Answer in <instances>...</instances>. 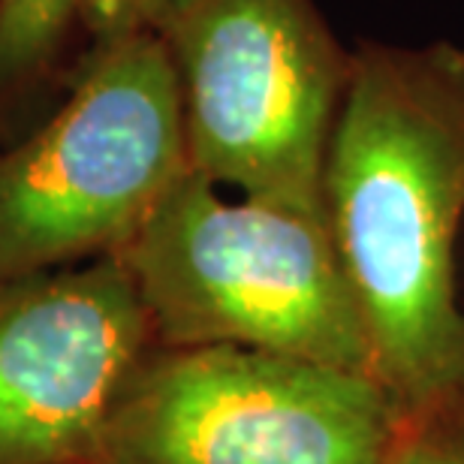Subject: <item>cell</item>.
Segmentation results:
<instances>
[{
    "instance_id": "6da1fadb",
    "label": "cell",
    "mask_w": 464,
    "mask_h": 464,
    "mask_svg": "<svg viewBox=\"0 0 464 464\" xmlns=\"http://www.w3.org/2000/svg\"><path fill=\"white\" fill-rule=\"evenodd\" d=\"M323 218L404 413L464 395V49L365 43L323 169Z\"/></svg>"
},
{
    "instance_id": "7a4b0ae2",
    "label": "cell",
    "mask_w": 464,
    "mask_h": 464,
    "mask_svg": "<svg viewBox=\"0 0 464 464\" xmlns=\"http://www.w3.org/2000/svg\"><path fill=\"white\" fill-rule=\"evenodd\" d=\"M118 259L160 347H247L377 377L323 215L229 199L188 169Z\"/></svg>"
},
{
    "instance_id": "3957f363",
    "label": "cell",
    "mask_w": 464,
    "mask_h": 464,
    "mask_svg": "<svg viewBox=\"0 0 464 464\" xmlns=\"http://www.w3.org/2000/svg\"><path fill=\"white\" fill-rule=\"evenodd\" d=\"M188 169L160 36L100 40L58 112L0 151V281L118 256Z\"/></svg>"
},
{
    "instance_id": "277c9868",
    "label": "cell",
    "mask_w": 464,
    "mask_h": 464,
    "mask_svg": "<svg viewBox=\"0 0 464 464\" xmlns=\"http://www.w3.org/2000/svg\"><path fill=\"white\" fill-rule=\"evenodd\" d=\"M151 31L179 82L190 169L238 197L323 215L353 52L314 0H179Z\"/></svg>"
},
{
    "instance_id": "5b68a950",
    "label": "cell",
    "mask_w": 464,
    "mask_h": 464,
    "mask_svg": "<svg viewBox=\"0 0 464 464\" xmlns=\"http://www.w3.org/2000/svg\"><path fill=\"white\" fill-rule=\"evenodd\" d=\"M404 422L383 380L247 347L154 344L91 464H383Z\"/></svg>"
},
{
    "instance_id": "8992f818",
    "label": "cell",
    "mask_w": 464,
    "mask_h": 464,
    "mask_svg": "<svg viewBox=\"0 0 464 464\" xmlns=\"http://www.w3.org/2000/svg\"><path fill=\"white\" fill-rule=\"evenodd\" d=\"M157 344L118 256L0 281V464H91Z\"/></svg>"
},
{
    "instance_id": "52a82bcc",
    "label": "cell",
    "mask_w": 464,
    "mask_h": 464,
    "mask_svg": "<svg viewBox=\"0 0 464 464\" xmlns=\"http://www.w3.org/2000/svg\"><path fill=\"white\" fill-rule=\"evenodd\" d=\"M85 0H0V94L24 85L54 58Z\"/></svg>"
},
{
    "instance_id": "ba28073f",
    "label": "cell",
    "mask_w": 464,
    "mask_h": 464,
    "mask_svg": "<svg viewBox=\"0 0 464 464\" xmlns=\"http://www.w3.org/2000/svg\"><path fill=\"white\" fill-rule=\"evenodd\" d=\"M383 464H464V395L404 413Z\"/></svg>"
},
{
    "instance_id": "9c48e42d",
    "label": "cell",
    "mask_w": 464,
    "mask_h": 464,
    "mask_svg": "<svg viewBox=\"0 0 464 464\" xmlns=\"http://www.w3.org/2000/svg\"><path fill=\"white\" fill-rule=\"evenodd\" d=\"M172 4L179 0H85L79 22L100 43L121 34L151 31Z\"/></svg>"
}]
</instances>
